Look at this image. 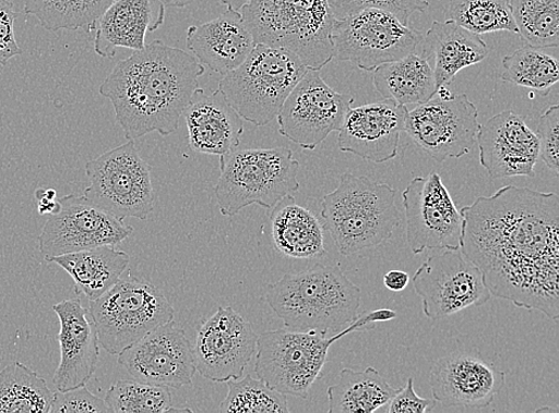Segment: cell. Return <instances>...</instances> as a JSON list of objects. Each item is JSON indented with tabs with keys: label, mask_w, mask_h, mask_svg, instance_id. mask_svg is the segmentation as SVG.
Segmentation results:
<instances>
[{
	"label": "cell",
	"mask_w": 559,
	"mask_h": 413,
	"mask_svg": "<svg viewBox=\"0 0 559 413\" xmlns=\"http://www.w3.org/2000/svg\"><path fill=\"white\" fill-rule=\"evenodd\" d=\"M271 210V239L280 254L304 260L326 254L324 229L319 218L297 204L293 195L283 198Z\"/></svg>",
	"instance_id": "4316f807"
},
{
	"label": "cell",
	"mask_w": 559,
	"mask_h": 413,
	"mask_svg": "<svg viewBox=\"0 0 559 413\" xmlns=\"http://www.w3.org/2000/svg\"><path fill=\"white\" fill-rule=\"evenodd\" d=\"M219 170L214 192L224 216H236L251 205L271 210L300 190V162L289 148H238L219 158Z\"/></svg>",
	"instance_id": "52a82bcc"
},
{
	"label": "cell",
	"mask_w": 559,
	"mask_h": 413,
	"mask_svg": "<svg viewBox=\"0 0 559 413\" xmlns=\"http://www.w3.org/2000/svg\"><path fill=\"white\" fill-rule=\"evenodd\" d=\"M479 127L476 106L462 94L432 98L408 110L405 133L441 163L469 154L477 145Z\"/></svg>",
	"instance_id": "5bb4252c"
},
{
	"label": "cell",
	"mask_w": 559,
	"mask_h": 413,
	"mask_svg": "<svg viewBox=\"0 0 559 413\" xmlns=\"http://www.w3.org/2000/svg\"><path fill=\"white\" fill-rule=\"evenodd\" d=\"M332 40L334 59L373 72L381 64L415 53L424 34L403 25L388 11L367 9L335 20Z\"/></svg>",
	"instance_id": "8fae6325"
},
{
	"label": "cell",
	"mask_w": 559,
	"mask_h": 413,
	"mask_svg": "<svg viewBox=\"0 0 559 413\" xmlns=\"http://www.w3.org/2000/svg\"><path fill=\"white\" fill-rule=\"evenodd\" d=\"M384 287L393 292L405 290L409 283V276L405 270L393 269L383 278Z\"/></svg>",
	"instance_id": "7bdbcfd3"
},
{
	"label": "cell",
	"mask_w": 559,
	"mask_h": 413,
	"mask_svg": "<svg viewBox=\"0 0 559 413\" xmlns=\"http://www.w3.org/2000/svg\"><path fill=\"white\" fill-rule=\"evenodd\" d=\"M462 253L491 296L559 318V196L504 186L461 210Z\"/></svg>",
	"instance_id": "6da1fadb"
},
{
	"label": "cell",
	"mask_w": 559,
	"mask_h": 413,
	"mask_svg": "<svg viewBox=\"0 0 559 413\" xmlns=\"http://www.w3.org/2000/svg\"><path fill=\"white\" fill-rule=\"evenodd\" d=\"M400 390L373 367L357 372L345 368L330 386V413H372L381 410Z\"/></svg>",
	"instance_id": "f546056e"
},
{
	"label": "cell",
	"mask_w": 559,
	"mask_h": 413,
	"mask_svg": "<svg viewBox=\"0 0 559 413\" xmlns=\"http://www.w3.org/2000/svg\"><path fill=\"white\" fill-rule=\"evenodd\" d=\"M53 309L60 320V364L53 382L58 391L64 392L86 386L94 377L99 341L95 323L81 300L63 301Z\"/></svg>",
	"instance_id": "7402d4cb"
},
{
	"label": "cell",
	"mask_w": 559,
	"mask_h": 413,
	"mask_svg": "<svg viewBox=\"0 0 559 413\" xmlns=\"http://www.w3.org/2000/svg\"><path fill=\"white\" fill-rule=\"evenodd\" d=\"M518 34L536 48L559 46V0H511Z\"/></svg>",
	"instance_id": "836d02e7"
},
{
	"label": "cell",
	"mask_w": 559,
	"mask_h": 413,
	"mask_svg": "<svg viewBox=\"0 0 559 413\" xmlns=\"http://www.w3.org/2000/svg\"><path fill=\"white\" fill-rule=\"evenodd\" d=\"M257 342L251 321L230 306H219L199 329L194 366L202 377L214 382L238 380L257 354Z\"/></svg>",
	"instance_id": "e0dca14e"
},
{
	"label": "cell",
	"mask_w": 559,
	"mask_h": 413,
	"mask_svg": "<svg viewBox=\"0 0 559 413\" xmlns=\"http://www.w3.org/2000/svg\"><path fill=\"white\" fill-rule=\"evenodd\" d=\"M402 198L407 241L414 254L461 250L464 216L437 172L414 178Z\"/></svg>",
	"instance_id": "9a60e30c"
},
{
	"label": "cell",
	"mask_w": 559,
	"mask_h": 413,
	"mask_svg": "<svg viewBox=\"0 0 559 413\" xmlns=\"http://www.w3.org/2000/svg\"><path fill=\"white\" fill-rule=\"evenodd\" d=\"M374 88L383 98L401 106H421L437 95L436 77L430 61L412 53L381 64L372 74Z\"/></svg>",
	"instance_id": "f1b7e54d"
},
{
	"label": "cell",
	"mask_w": 559,
	"mask_h": 413,
	"mask_svg": "<svg viewBox=\"0 0 559 413\" xmlns=\"http://www.w3.org/2000/svg\"><path fill=\"white\" fill-rule=\"evenodd\" d=\"M228 393L219 405L221 413H288L287 396L271 389L264 381L247 376L227 381Z\"/></svg>",
	"instance_id": "8d00e7d4"
},
{
	"label": "cell",
	"mask_w": 559,
	"mask_h": 413,
	"mask_svg": "<svg viewBox=\"0 0 559 413\" xmlns=\"http://www.w3.org/2000/svg\"><path fill=\"white\" fill-rule=\"evenodd\" d=\"M50 413H107L106 400L91 393L86 386L70 391L55 393Z\"/></svg>",
	"instance_id": "ab89813d"
},
{
	"label": "cell",
	"mask_w": 559,
	"mask_h": 413,
	"mask_svg": "<svg viewBox=\"0 0 559 413\" xmlns=\"http://www.w3.org/2000/svg\"><path fill=\"white\" fill-rule=\"evenodd\" d=\"M539 158L554 173L559 174V107L546 110L539 119L538 131Z\"/></svg>",
	"instance_id": "f35d334b"
},
{
	"label": "cell",
	"mask_w": 559,
	"mask_h": 413,
	"mask_svg": "<svg viewBox=\"0 0 559 413\" xmlns=\"http://www.w3.org/2000/svg\"><path fill=\"white\" fill-rule=\"evenodd\" d=\"M504 378L484 357L459 353L436 361L430 384L436 402L447 408L484 409L501 392Z\"/></svg>",
	"instance_id": "44dd1931"
},
{
	"label": "cell",
	"mask_w": 559,
	"mask_h": 413,
	"mask_svg": "<svg viewBox=\"0 0 559 413\" xmlns=\"http://www.w3.org/2000/svg\"><path fill=\"white\" fill-rule=\"evenodd\" d=\"M90 186L84 196L124 221H145L154 210L151 166L140 157L134 141L99 155L85 166Z\"/></svg>",
	"instance_id": "30bf717a"
},
{
	"label": "cell",
	"mask_w": 559,
	"mask_h": 413,
	"mask_svg": "<svg viewBox=\"0 0 559 413\" xmlns=\"http://www.w3.org/2000/svg\"><path fill=\"white\" fill-rule=\"evenodd\" d=\"M255 41L241 12L227 10L217 19L191 25L187 47L194 58L217 74L236 70L252 53Z\"/></svg>",
	"instance_id": "603a6c76"
},
{
	"label": "cell",
	"mask_w": 559,
	"mask_h": 413,
	"mask_svg": "<svg viewBox=\"0 0 559 413\" xmlns=\"http://www.w3.org/2000/svg\"><path fill=\"white\" fill-rule=\"evenodd\" d=\"M165 21L160 0H115L96 21L95 51L102 58H114L116 50H141L148 33L158 31Z\"/></svg>",
	"instance_id": "cb8c5ba5"
},
{
	"label": "cell",
	"mask_w": 559,
	"mask_h": 413,
	"mask_svg": "<svg viewBox=\"0 0 559 413\" xmlns=\"http://www.w3.org/2000/svg\"><path fill=\"white\" fill-rule=\"evenodd\" d=\"M55 392L36 372L21 363L0 371V413H49Z\"/></svg>",
	"instance_id": "4dcf8cb0"
},
{
	"label": "cell",
	"mask_w": 559,
	"mask_h": 413,
	"mask_svg": "<svg viewBox=\"0 0 559 413\" xmlns=\"http://www.w3.org/2000/svg\"><path fill=\"white\" fill-rule=\"evenodd\" d=\"M240 12L257 45L287 49L308 70L334 59L329 0H251Z\"/></svg>",
	"instance_id": "8992f818"
},
{
	"label": "cell",
	"mask_w": 559,
	"mask_h": 413,
	"mask_svg": "<svg viewBox=\"0 0 559 413\" xmlns=\"http://www.w3.org/2000/svg\"><path fill=\"white\" fill-rule=\"evenodd\" d=\"M502 68V82L533 89L540 96H548L559 81L557 58L528 45L504 57Z\"/></svg>",
	"instance_id": "d6a6232c"
},
{
	"label": "cell",
	"mask_w": 559,
	"mask_h": 413,
	"mask_svg": "<svg viewBox=\"0 0 559 413\" xmlns=\"http://www.w3.org/2000/svg\"><path fill=\"white\" fill-rule=\"evenodd\" d=\"M355 99L336 93L318 70H308L285 99L277 116L278 131L304 149L314 150L340 132Z\"/></svg>",
	"instance_id": "4fadbf2b"
},
{
	"label": "cell",
	"mask_w": 559,
	"mask_h": 413,
	"mask_svg": "<svg viewBox=\"0 0 559 413\" xmlns=\"http://www.w3.org/2000/svg\"><path fill=\"white\" fill-rule=\"evenodd\" d=\"M221 2L229 10L240 11L251 0H221Z\"/></svg>",
	"instance_id": "ee69618b"
},
{
	"label": "cell",
	"mask_w": 559,
	"mask_h": 413,
	"mask_svg": "<svg viewBox=\"0 0 559 413\" xmlns=\"http://www.w3.org/2000/svg\"><path fill=\"white\" fill-rule=\"evenodd\" d=\"M183 116L193 151L223 158L239 148L243 120L218 88L211 95L200 88Z\"/></svg>",
	"instance_id": "d4e9b609"
},
{
	"label": "cell",
	"mask_w": 559,
	"mask_h": 413,
	"mask_svg": "<svg viewBox=\"0 0 559 413\" xmlns=\"http://www.w3.org/2000/svg\"><path fill=\"white\" fill-rule=\"evenodd\" d=\"M395 197L388 184L342 174L340 185L321 201L322 226L337 251L349 256L392 239L401 222Z\"/></svg>",
	"instance_id": "5b68a950"
},
{
	"label": "cell",
	"mask_w": 559,
	"mask_h": 413,
	"mask_svg": "<svg viewBox=\"0 0 559 413\" xmlns=\"http://www.w3.org/2000/svg\"><path fill=\"white\" fill-rule=\"evenodd\" d=\"M204 72L197 58L157 40L117 62L99 93L111 101L126 138L168 136L178 131Z\"/></svg>",
	"instance_id": "7a4b0ae2"
},
{
	"label": "cell",
	"mask_w": 559,
	"mask_h": 413,
	"mask_svg": "<svg viewBox=\"0 0 559 413\" xmlns=\"http://www.w3.org/2000/svg\"><path fill=\"white\" fill-rule=\"evenodd\" d=\"M397 317L393 309L380 308L364 313L349 327L329 337L326 332L294 331L287 328L260 335L257 342L254 372L258 379L285 396L308 398L311 386L322 376L331 347L346 335L377 321Z\"/></svg>",
	"instance_id": "277c9868"
},
{
	"label": "cell",
	"mask_w": 559,
	"mask_h": 413,
	"mask_svg": "<svg viewBox=\"0 0 559 413\" xmlns=\"http://www.w3.org/2000/svg\"><path fill=\"white\" fill-rule=\"evenodd\" d=\"M421 46L426 59L435 58L437 92L451 84L462 70L483 62L489 54V48L479 35L451 20L433 22L424 35Z\"/></svg>",
	"instance_id": "484cf974"
},
{
	"label": "cell",
	"mask_w": 559,
	"mask_h": 413,
	"mask_svg": "<svg viewBox=\"0 0 559 413\" xmlns=\"http://www.w3.org/2000/svg\"><path fill=\"white\" fill-rule=\"evenodd\" d=\"M99 345L110 355H119L129 345L168 321L175 308L163 292L147 280L128 274L115 286L90 302Z\"/></svg>",
	"instance_id": "9c48e42d"
},
{
	"label": "cell",
	"mask_w": 559,
	"mask_h": 413,
	"mask_svg": "<svg viewBox=\"0 0 559 413\" xmlns=\"http://www.w3.org/2000/svg\"><path fill=\"white\" fill-rule=\"evenodd\" d=\"M436 406V400L425 399L414 391V380L409 378L403 389L382 408L388 413H425Z\"/></svg>",
	"instance_id": "b9f144b4"
},
{
	"label": "cell",
	"mask_w": 559,
	"mask_h": 413,
	"mask_svg": "<svg viewBox=\"0 0 559 413\" xmlns=\"http://www.w3.org/2000/svg\"><path fill=\"white\" fill-rule=\"evenodd\" d=\"M117 356L133 379L170 389L191 386L198 372L187 332L175 320L154 329Z\"/></svg>",
	"instance_id": "ac0fdd59"
},
{
	"label": "cell",
	"mask_w": 559,
	"mask_h": 413,
	"mask_svg": "<svg viewBox=\"0 0 559 413\" xmlns=\"http://www.w3.org/2000/svg\"><path fill=\"white\" fill-rule=\"evenodd\" d=\"M335 20H344L362 10L380 9L393 14L403 25H409L415 12H425L427 0H329Z\"/></svg>",
	"instance_id": "74e56055"
},
{
	"label": "cell",
	"mask_w": 559,
	"mask_h": 413,
	"mask_svg": "<svg viewBox=\"0 0 559 413\" xmlns=\"http://www.w3.org/2000/svg\"><path fill=\"white\" fill-rule=\"evenodd\" d=\"M360 289L340 264H318L270 283L265 301L294 331L337 333L358 317Z\"/></svg>",
	"instance_id": "3957f363"
},
{
	"label": "cell",
	"mask_w": 559,
	"mask_h": 413,
	"mask_svg": "<svg viewBox=\"0 0 559 413\" xmlns=\"http://www.w3.org/2000/svg\"><path fill=\"white\" fill-rule=\"evenodd\" d=\"M17 15L10 0H0V64L8 66L12 58L23 54L15 36Z\"/></svg>",
	"instance_id": "60d3db41"
},
{
	"label": "cell",
	"mask_w": 559,
	"mask_h": 413,
	"mask_svg": "<svg viewBox=\"0 0 559 413\" xmlns=\"http://www.w3.org/2000/svg\"><path fill=\"white\" fill-rule=\"evenodd\" d=\"M408 109L394 99L384 98L371 105L350 108L337 137L344 153L383 163L396 158L400 135L405 132Z\"/></svg>",
	"instance_id": "ffe728a7"
},
{
	"label": "cell",
	"mask_w": 559,
	"mask_h": 413,
	"mask_svg": "<svg viewBox=\"0 0 559 413\" xmlns=\"http://www.w3.org/2000/svg\"><path fill=\"white\" fill-rule=\"evenodd\" d=\"M307 71L292 51L258 44L238 69L224 75L218 89L243 121L265 126L277 119Z\"/></svg>",
	"instance_id": "ba28073f"
},
{
	"label": "cell",
	"mask_w": 559,
	"mask_h": 413,
	"mask_svg": "<svg viewBox=\"0 0 559 413\" xmlns=\"http://www.w3.org/2000/svg\"><path fill=\"white\" fill-rule=\"evenodd\" d=\"M48 264H57L71 276L74 291L90 302L109 291L124 275L130 257L115 245L46 257Z\"/></svg>",
	"instance_id": "83f0119b"
},
{
	"label": "cell",
	"mask_w": 559,
	"mask_h": 413,
	"mask_svg": "<svg viewBox=\"0 0 559 413\" xmlns=\"http://www.w3.org/2000/svg\"><path fill=\"white\" fill-rule=\"evenodd\" d=\"M165 8H186L194 2V0H160Z\"/></svg>",
	"instance_id": "f6af8a7d"
},
{
	"label": "cell",
	"mask_w": 559,
	"mask_h": 413,
	"mask_svg": "<svg viewBox=\"0 0 559 413\" xmlns=\"http://www.w3.org/2000/svg\"><path fill=\"white\" fill-rule=\"evenodd\" d=\"M115 0H24V14L34 16L50 33L93 32L96 21Z\"/></svg>",
	"instance_id": "1f68e13d"
},
{
	"label": "cell",
	"mask_w": 559,
	"mask_h": 413,
	"mask_svg": "<svg viewBox=\"0 0 559 413\" xmlns=\"http://www.w3.org/2000/svg\"><path fill=\"white\" fill-rule=\"evenodd\" d=\"M110 413H165L173 408L170 387L120 380L106 394Z\"/></svg>",
	"instance_id": "d590c367"
},
{
	"label": "cell",
	"mask_w": 559,
	"mask_h": 413,
	"mask_svg": "<svg viewBox=\"0 0 559 413\" xmlns=\"http://www.w3.org/2000/svg\"><path fill=\"white\" fill-rule=\"evenodd\" d=\"M58 202L60 210L49 216L38 236V248L45 259L120 244L133 234V227L102 210L84 195L64 196Z\"/></svg>",
	"instance_id": "2e32d148"
},
{
	"label": "cell",
	"mask_w": 559,
	"mask_h": 413,
	"mask_svg": "<svg viewBox=\"0 0 559 413\" xmlns=\"http://www.w3.org/2000/svg\"><path fill=\"white\" fill-rule=\"evenodd\" d=\"M448 19L477 35L518 34L511 0H449Z\"/></svg>",
	"instance_id": "e575fe53"
},
{
	"label": "cell",
	"mask_w": 559,
	"mask_h": 413,
	"mask_svg": "<svg viewBox=\"0 0 559 413\" xmlns=\"http://www.w3.org/2000/svg\"><path fill=\"white\" fill-rule=\"evenodd\" d=\"M413 287L430 319L450 317L491 299L483 272L461 250H443L428 257L416 270Z\"/></svg>",
	"instance_id": "7c38bea8"
},
{
	"label": "cell",
	"mask_w": 559,
	"mask_h": 413,
	"mask_svg": "<svg viewBox=\"0 0 559 413\" xmlns=\"http://www.w3.org/2000/svg\"><path fill=\"white\" fill-rule=\"evenodd\" d=\"M477 146L479 162L492 179L535 175L538 136L512 110L502 111L480 125Z\"/></svg>",
	"instance_id": "d6986e66"
}]
</instances>
